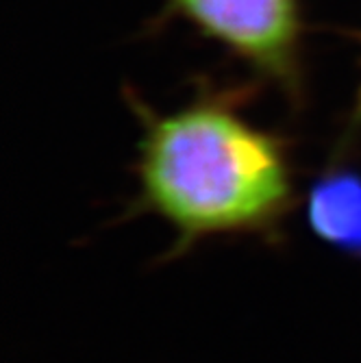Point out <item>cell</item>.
<instances>
[{"mask_svg": "<svg viewBox=\"0 0 361 363\" xmlns=\"http://www.w3.org/2000/svg\"><path fill=\"white\" fill-rule=\"evenodd\" d=\"M142 113V207L177 230L179 248L279 226L291 207L294 183L277 135L213 96L172 113Z\"/></svg>", "mask_w": 361, "mask_h": 363, "instance_id": "cell-1", "label": "cell"}, {"mask_svg": "<svg viewBox=\"0 0 361 363\" xmlns=\"http://www.w3.org/2000/svg\"><path fill=\"white\" fill-rule=\"evenodd\" d=\"M203 35L287 91L301 89V0H168Z\"/></svg>", "mask_w": 361, "mask_h": 363, "instance_id": "cell-2", "label": "cell"}, {"mask_svg": "<svg viewBox=\"0 0 361 363\" xmlns=\"http://www.w3.org/2000/svg\"><path fill=\"white\" fill-rule=\"evenodd\" d=\"M307 224L324 244L350 257H361V174L350 168H329L309 187Z\"/></svg>", "mask_w": 361, "mask_h": 363, "instance_id": "cell-3", "label": "cell"}, {"mask_svg": "<svg viewBox=\"0 0 361 363\" xmlns=\"http://www.w3.org/2000/svg\"><path fill=\"white\" fill-rule=\"evenodd\" d=\"M352 122H355V126H359V124H361V85H359V91H357V103H355Z\"/></svg>", "mask_w": 361, "mask_h": 363, "instance_id": "cell-4", "label": "cell"}]
</instances>
